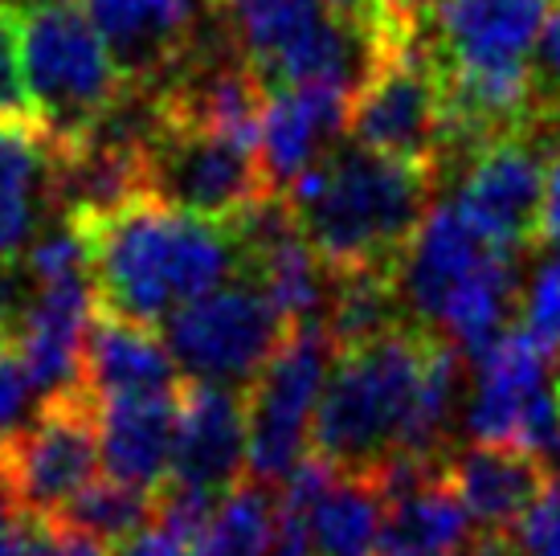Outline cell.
<instances>
[{
    "instance_id": "ac0fdd59",
    "label": "cell",
    "mask_w": 560,
    "mask_h": 556,
    "mask_svg": "<svg viewBox=\"0 0 560 556\" xmlns=\"http://www.w3.org/2000/svg\"><path fill=\"white\" fill-rule=\"evenodd\" d=\"M475 364H479V381H475V397H470L467 409L470 438L475 442H512L515 447L524 414L548 389L545 372L552 360L520 327H512L487 352L475 356Z\"/></svg>"
},
{
    "instance_id": "4dcf8cb0",
    "label": "cell",
    "mask_w": 560,
    "mask_h": 556,
    "mask_svg": "<svg viewBox=\"0 0 560 556\" xmlns=\"http://www.w3.org/2000/svg\"><path fill=\"white\" fill-rule=\"evenodd\" d=\"M467 556H528L512 532H475Z\"/></svg>"
},
{
    "instance_id": "d4e9b609",
    "label": "cell",
    "mask_w": 560,
    "mask_h": 556,
    "mask_svg": "<svg viewBox=\"0 0 560 556\" xmlns=\"http://www.w3.org/2000/svg\"><path fill=\"white\" fill-rule=\"evenodd\" d=\"M520 332L540 352L560 364V258L532 275L528 291L520 294Z\"/></svg>"
},
{
    "instance_id": "8fae6325",
    "label": "cell",
    "mask_w": 560,
    "mask_h": 556,
    "mask_svg": "<svg viewBox=\"0 0 560 556\" xmlns=\"http://www.w3.org/2000/svg\"><path fill=\"white\" fill-rule=\"evenodd\" d=\"M168 483L230 495L246 483V397L218 381H180L176 389V454Z\"/></svg>"
},
{
    "instance_id": "74e56055",
    "label": "cell",
    "mask_w": 560,
    "mask_h": 556,
    "mask_svg": "<svg viewBox=\"0 0 560 556\" xmlns=\"http://www.w3.org/2000/svg\"><path fill=\"white\" fill-rule=\"evenodd\" d=\"M209 4H213V13H218V4H221V0H209Z\"/></svg>"
},
{
    "instance_id": "f546056e",
    "label": "cell",
    "mask_w": 560,
    "mask_h": 556,
    "mask_svg": "<svg viewBox=\"0 0 560 556\" xmlns=\"http://www.w3.org/2000/svg\"><path fill=\"white\" fill-rule=\"evenodd\" d=\"M110 556H201V548L152 524V528H143L140 536H131V541L119 544Z\"/></svg>"
},
{
    "instance_id": "ba28073f",
    "label": "cell",
    "mask_w": 560,
    "mask_h": 556,
    "mask_svg": "<svg viewBox=\"0 0 560 556\" xmlns=\"http://www.w3.org/2000/svg\"><path fill=\"white\" fill-rule=\"evenodd\" d=\"M560 148V131L532 127L520 136L491 139L463 164L458 209L487 246L520 254L545 242V155Z\"/></svg>"
},
{
    "instance_id": "5b68a950",
    "label": "cell",
    "mask_w": 560,
    "mask_h": 556,
    "mask_svg": "<svg viewBox=\"0 0 560 556\" xmlns=\"http://www.w3.org/2000/svg\"><path fill=\"white\" fill-rule=\"evenodd\" d=\"M98 402L79 389L42 402L30 426L0 447V483L16 508L62 516L98 479Z\"/></svg>"
},
{
    "instance_id": "e575fe53",
    "label": "cell",
    "mask_w": 560,
    "mask_h": 556,
    "mask_svg": "<svg viewBox=\"0 0 560 556\" xmlns=\"http://www.w3.org/2000/svg\"><path fill=\"white\" fill-rule=\"evenodd\" d=\"M552 393H557V405H560V364H557V385H552Z\"/></svg>"
},
{
    "instance_id": "5bb4252c",
    "label": "cell",
    "mask_w": 560,
    "mask_h": 556,
    "mask_svg": "<svg viewBox=\"0 0 560 556\" xmlns=\"http://www.w3.org/2000/svg\"><path fill=\"white\" fill-rule=\"evenodd\" d=\"M446 479L458 491L463 508L479 532H512L528 520V511L540 503L548 483L557 479L552 466L512 442H475V447L451 454Z\"/></svg>"
},
{
    "instance_id": "cb8c5ba5",
    "label": "cell",
    "mask_w": 560,
    "mask_h": 556,
    "mask_svg": "<svg viewBox=\"0 0 560 556\" xmlns=\"http://www.w3.org/2000/svg\"><path fill=\"white\" fill-rule=\"evenodd\" d=\"M0 127L42 131V115L25 70V13L4 0H0Z\"/></svg>"
},
{
    "instance_id": "484cf974",
    "label": "cell",
    "mask_w": 560,
    "mask_h": 556,
    "mask_svg": "<svg viewBox=\"0 0 560 556\" xmlns=\"http://www.w3.org/2000/svg\"><path fill=\"white\" fill-rule=\"evenodd\" d=\"M532 78H536V115L540 124L560 131V0L548 13L540 46L532 54Z\"/></svg>"
},
{
    "instance_id": "83f0119b",
    "label": "cell",
    "mask_w": 560,
    "mask_h": 556,
    "mask_svg": "<svg viewBox=\"0 0 560 556\" xmlns=\"http://www.w3.org/2000/svg\"><path fill=\"white\" fill-rule=\"evenodd\" d=\"M33 381L25 372V360L16 356L13 344H0V447L21 433L30 421V402H33Z\"/></svg>"
},
{
    "instance_id": "8d00e7d4",
    "label": "cell",
    "mask_w": 560,
    "mask_h": 556,
    "mask_svg": "<svg viewBox=\"0 0 560 556\" xmlns=\"http://www.w3.org/2000/svg\"><path fill=\"white\" fill-rule=\"evenodd\" d=\"M33 4H62V0H33Z\"/></svg>"
},
{
    "instance_id": "3957f363",
    "label": "cell",
    "mask_w": 560,
    "mask_h": 556,
    "mask_svg": "<svg viewBox=\"0 0 560 556\" xmlns=\"http://www.w3.org/2000/svg\"><path fill=\"white\" fill-rule=\"evenodd\" d=\"M25 70L42 136L54 148L91 136L131 94L98 25L74 0L33 4V13H25Z\"/></svg>"
},
{
    "instance_id": "1f68e13d",
    "label": "cell",
    "mask_w": 560,
    "mask_h": 556,
    "mask_svg": "<svg viewBox=\"0 0 560 556\" xmlns=\"http://www.w3.org/2000/svg\"><path fill=\"white\" fill-rule=\"evenodd\" d=\"M438 4H442V0H381L385 13H393L397 21H409V25H425V21L434 16Z\"/></svg>"
},
{
    "instance_id": "836d02e7",
    "label": "cell",
    "mask_w": 560,
    "mask_h": 556,
    "mask_svg": "<svg viewBox=\"0 0 560 556\" xmlns=\"http://www.w3.org/2000/svg\"><path fill=\"white\" fill-rule=\"evenodd\" d=\"M9 327H13V324H9L4 315H0V344H9Z\"/></svg>"
},
{
    "instance_id": "2e32d148",
    "label": "cell",
    "mask_w": 560,
    "mask_h": 556,
    "mask_svg": "<svg viewBox=\"0 0 560 556\" xmlns=\"http://www.w3.org/2000/svg\"><path fill=\"white\" fill-rule=\"evenodd\" d=\"M176 385H180V364L156 327L131 324L124 315L94 308L82 352V389L94 402L172 393Z\"/></svg>"
},
{
    "instance_id": "8992f818",
    "label": "cell",
    "mask_w": 560,
    "mask_h": 556,
    "mask_svg": "<svg viewBox=\"0 0 560 556\" xmlns=\"http://www.w3.org/2000/svg\"><path fill=\"white\" fill-rule=\"evenodd\" d=\"M287 336V324L254 278L237 275L218 291L192 299L164 324V340L180 372L192 381L249 385L275 348Z\"/></svg>"
},
{
    "instance_id": "e0dca14e",
    "label": "cell",
    "mask_w": 560,
    "mask_h": 556,
    "mask_svg": "<svg viewBox=\"0 0 560 556\" xmlns=\"http://www.w3.org/2000/svg\"><path fill=\"white\" fill-rule=\"evenodd\" d=\"M176 389L98 402L103 466L110 479L140 491H160L168 483L176 454Z\"/></svg>"
},
{
    "instance_id": "f1b7e54d",
    "label": "cell",
    "mask_w": 560,
    "mask_h": 556,
    "mask_svg": "<svg viewBox=\"0 0 560 556\" xmlns=\"http://www.w3.org/2000/svg\"><path fill=\"white\" fill-rule=\"evenodd\" d=\"M515 541L528 556H560V475L548 483L540 503L528 511V520L520 524Z\"/></svg>"
},
{
    "instance_id": "ffe728a7",
    "label": "cell",
    "mask_w": 560,
    "mask_h": 556,
    "mask_svg": "<svg viewBox=\"0 0 560 556\" xmlns=\"http://www.w3.org/2000/svg\"><path fill=\"white\" fill-rule=\"evenodd\" d=\"M475 520L463 508L458 491L451 487L446 471L425 479L413 491L397 495L385 503V536L381 553H409V556H454L467 553L475 541Z\"/></svg>"
},
{
    "instance_id": "7a4b0ae2",
    "label": "cell",
    "mask_w": 560,
    "mask_h": 556,
    "mask_svg": "<svg viewBox=\"0 0 560 556\" xmlns=\"http://www.w3.org/2000/svg\"><path fill=\"white\" fill-rule=\"evenodd\" d=\"M434 169L364 152L357 143L327 152L282 197L312 242L327 278L397 270L421 221L434 209Z\"/></svg>"
},
{
    "instance_id": "277c9868",
    "label": "cell",
    "mask_w": 560,
    "mask_h": 556,
    "mask_svg": "<svg viewBox=\"0 0 560 556\" xmlns=\"http://www.w3.org/2000/svg\"><path fill=\"white\" fill-rule=\"evenodd\" d=\"M324 324L287 327L246 393V479L279 487L312 454V421L336 364Z\"/></svg>"
},
{
    "instance_id": "4fadbf2b",
    "label": "cell",
    "mask_w": 560,
    "mask_h": 556,
    "mask_svg": "<svg viewBox=\"0 0 560 556\" xmlns=\"http://www.w3.org/2000/svg\"><path fill=\"white\" fill-rule=\"evenodd\" d=\"M352 91L307 82L270 91L262 119V169L275 193H287L303 172H312L348 136Z\"/></svg>"
},
{
    "instance_id": "7c38bea8",
    "label": "cell",
    "mask_w": 560,
    "mask_h": 556,
    "mask_svg": "<svg viewBox=\"0 0 560 556\" xmlns=\"http://www.w3.org/2000/svg\"><path fill=\"white\" fill-rule=\"evenodd\" d=\"M94 308L98 299H94L91 278L33 287L30 308L21 311L16 356L25 360V372L33 389L42 393V402L82 389V352H86Z\"/></svg>"
},
{
    "instance_id": "6da1fadb",
    "label": "cell",
    "mask_w": 560,
    "mask_h": 556,
    "mask_svg": "<svg viewBox=\"0 0 560 556\" xmlns=\"http://www.w3.org/2000/svg\"><path fill=\"white\" fill-rule=\"evenodd\" d=\"M91 282L98 308L164 327L176 311L242 275L234 225L172 209L160 197L91 221Z\"/></svg>"
},
{
    "instance_id": "30bf717a",
    "label": "cell",
    "mask_w": 560,
    "mask_h": 556,
    "mask_svg": "<svg viewBox=\"0 0 560 556\" xmlns=\"http://www.w3.org/2000/svg\"><path fill=\"white\" fill-rule=\"evenodd\" d=\"M557 0H442L430 16L438 70H528Z\"/></svg>"
},
{
    "instance_id": "9c48e42d",
    "label": "cell",
    "mask_w": 560,
    "mask_h": 556,
    "mask_svg": "<svg viewBox=\"0 0 560 556\" xmlns=\"http://www.w3.org/2000/svg\"><path fill=\"white\" fill-rule=\"evenodd\" d=\"M209 0H86V13L136 91H160L205 37Z\"/></svg>"
},
{
    "instance_id": "52a82bcc",
    "label": "cell",
    "mask_w": 560,
    "mask_h": 556,
    "mask_svg": "<svg viewBox=\"0 0 560 556\" xmlns=\"http://www.w3.org/2000/svg\"><path fill=\"white\" fill-rule=\"evenodd\" d=\"M152 197L205 221L237 225L275 188L266 181L262 152L201 127L164 124L152 131Z\"/></svg>"
},
{
    "instance_id": "7402d4cb",
    "label": "cell",
    "mask_w": 560,
    "mask_h": 556,
    "mask_svg": "<svg viewBox=\"0 0 560 556\" xmlns=\"http://www.w3.org/2000/svg\"><path fill=\"white\" fill-rule=\"evenodd\" d=\"M275 511L279 499L262 483H237L230 495H221L213 524L197 544L201 556H266L275 536Z\"/></svg>"
},
{
    "instance_id": "d590c367",
    "label": "cell",
    "mask_w": 560,
    "mask_h": 556,
    "mask_svg": "<svg viewBox=\"0 0 560 556\" xmlns=\"http://www.w3.org/2000/svg\"><path fill=\"white\" fill-rule=\"evenodd\" d=\"M381 556H409V553H381ZM454 556H467V553H454Z\"/></svg>"
},
{
    "instance_id": "44dd1931",
    "label": "cell",
    "mask_w": 560,
    "mask_h": 556,
    "mask_svg": "<svg viewBox=\"0 0 560 556\" xmlns=\"http://www.w3.org/2000/svg\"><path fill=\"white\" fill-rule=\"evenodd\" d=\"M385 495L373 475H340L312 508L315 556H381Z\"/></svg>"
},
{
    "instance_id": "9a60e30c",
    "label": "cell",
    "mask_w": 560,
    "mask_h": 556,
    "mask_svg": "<svg viewBox=\"0 0 560 556\" xmlns=\"http://www.w3.org/2000/svg\"><path fill=\"white\" fill-rule=\"evenodd\" d=\"M487 246L458 201H434V209L421 221L413 246L405 250L401 266H397V282H401V299L409 308V320L421 327H434L438 315L446 308L454 287L487 258Z\"/></svg>"
},
{
    "instance_id": "d6986e66",
    "label": "cell",
    "mask_w": 560,
    "mask_h": 556,
    "mask_svg": "<svg viewBox=\"0 0 560 556\" xmlns=\"http://www.w3.org/2000/svg\"><path fill=\"white\" fill-rule=\"evenodd\" d=\"M515 287H520L515 254L487 250V258L446 299V308L438 315V332L458 344L463 356H470V360L482 356L503 332H512L508 320L520 308V291Z\"/></svg>"
},
{
    "instance_id": "d6a6232c",
    "label": "cell",
    "mask_w": 560,
    "mask_h": 556,
    "mask_svg": "<svg viewBox=\"0 0 560 556\" xmlns=\"http://www.w3.org/2000/svg\"><path fill=\"white\" fill-rule=\"evenodd\" d=\"M319 4L331 9L336 16H343V21H360V25H364V21L376 13L381 0H319Z\"/></svg>"
},
{
    "instance_id": "f35d334b",
    "label": "cell",
    "mask_w": 560,
    "mask_h": 556,
    "mask_svg": "<svg viewBox=\"0 0 560 556\" xmlns=\"http://www.w3.org/2000/svg\"><path fill=\"white\" fill-rule=\"evenodd\" d=\"M0 491H4V483H0Z\"/></svg>"
},
{
    "instance_id": "603a6c76",
    "label": "cell",
    "mask_w": 560,
    "mask_h": 556,
    "mask_svg": "<svg viewBox=\"0 0 560 556\" xmlns=\"http://www.w3.org/2000/svg\"><path fill=\"white\" fill-rule=\"evenodd\" d=\"M152 516H156V491H140V487L107 475V479H94L58 520L119 548L124 541L140 536L143 528H152Z\"/></svg>"
},
{
    "instance_id": "4316f807",
    "label": "cell",
    "mask_w": 560,
    "mask_h": 556,
    "mask_svg": "<svg viewBox=\"0 0 560 556\" xmlns=\"http://www.w3.org/2000/svg\"><path fill=\"white\" fill-rule=\"evenodd\" d=\"M0 556H54L49 516L16 508L4 491H0Z\"/></svg>"
}]
</instances>
